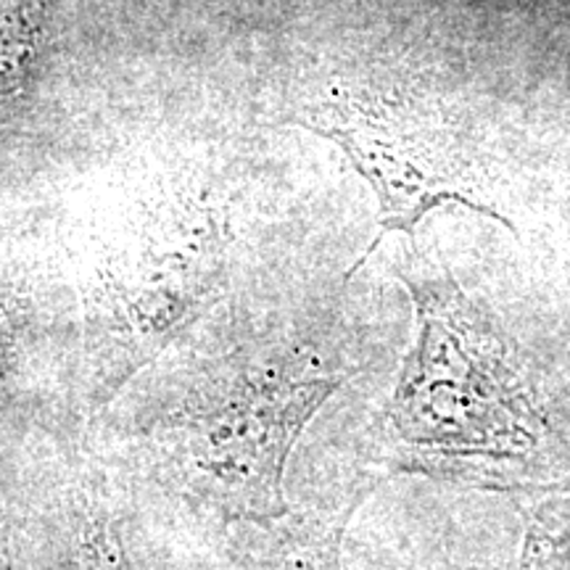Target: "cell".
I'll return each mask as SVG.
<instances>
[{
    "mask_svg": "<svg viewBox=\"0 0 570 570\" xmlns=\"http://www.w3.org/2000/svg\"><path fill=\"white\" fill-rule=\"evenodd\" d=\"M399 281L415 304L417 336L381 412L383 462L460 487L558 491L568 444L502 325L415 244Z\"/></svg>",
    "mask_w": 570,
    "mask_h": 570,
    "instance_id": "cell-1",
    "label": "cell"
},
{
    "mask_svg": "<svg viewBox=\"0 0 570 570\" xmlns=\"http://www.w3.org/2000/svg\"><path fill=\"white\" fill-rule=\"evenodd\" d=\"M344 377L298 352L230 360L146 428L148 473L225 529L273 523L291 510V454Z\"/></svg>",
    "mask_w": 570,
    "mask_h": 570,
    "instance_id": "cell-2",
    "label": "cell"
},
{
    "mask_svg": "<svg viewBox=\"0 0 570 570\" xmlns=\"http://www.w3.org/2000/svg\"><path fill=\"white\" fill-rule=\"evenodd\" d=\"M230 238L227 212L209 196L167 198L111 235L85 296L90 412L109 407L217 302Z\"/></svg>",
    "mask_w": 570,
    "mask_h": 570,
    "instance_id": "cell-3",
    "label": "cell"
},
{
    "mask_svg": "<svg viewBox=\"0 0 570 570\" xmlns=\"http://www.w3.org/2000/svg\"><path fill=\"white\" fill-rule=\"evenodd\" d=\"M294 117L304 130L333 142L377 198L381 230L346 277L365 265L386 235H415L425 214L446 204L518 233L499 209L494 177L479 146L444 111L389 92L331 85L304 98Z\"/></svg>",
    "mask_w": 570,
    "mask_h": 570,
    "instance_id": "cell-4",
    "label": "cell"
},
{
    "mask_svg": "<svg viewBox=\"0 0 570 570\" xmlns=\"http://www.w3.org/2000/svg\"><path fill=\"white\" fill-rule=\"evenodd\" d=\"M367 491L331 512H285L262 525H244L246 537L227 547L223 570H344L341 541L348 518Z\"/></svg>",
    "mask_w": 570,
    "mask_h": 570,
    "instance_id": "cell-5",
    "label": "cell"
},
{
    "mask_svg": "<svg viewBox=\"0 0 570 570\" xmlns=\"http://www.w3.org/2000/svg\"><path fill=\"white\" fill-rule=\"evenodd\" d=\"M56 570H138L98 487L75 483L56 529Z\"/></svg>",
    "mask_w": 570,
    "mask_h": 570,
    "instance_id": "cell-6",
    "label": "cell"
},
{
    "mask_svg": "<svg viewBox=\"0 0 570 570\" xmlns=\"http://www.w3.org/2000/svg\"><path fill=\"white\" fill-rule=\"evenodd\" d=\"M523 544L512 570H570V494L544 491L520 499Z\"/></svg>",
    "mask_w": 570,
    "mask_h": 570,
    "instance_id": "cell-7",
    "label": "cell"
},
{
    "mask_svg": "<svg viewBox=\"0 0 570 570\" xmlns=\"http://www.w3.org/2000/svg\"><path fill=\"white\" fill-rule=\"evenodd\" d=\"M42 21L35 0H0V98L30 82L40 56Z\"/></svg>",
    "mask_w": 570,
    "mask_h": 570,
    "instance_id": "cell-8",
    "label": "cell"
},
{
    "mask_svg": "<svg viewBox=\"0 0 570 570\" xmlns=\"http://www.w3.org/2000/svg\"><path fill=\"white\" fill-rule=\"evenodd\" d=\"M21 333V315L9 298H0V391H3L6 381H9L13 360H17Z\"/></svg>",
    "mask_w": 570,
    "mask_h": 570,
    "instance_id": "cell-9",
    "label": "cell"
}]
</instances>
